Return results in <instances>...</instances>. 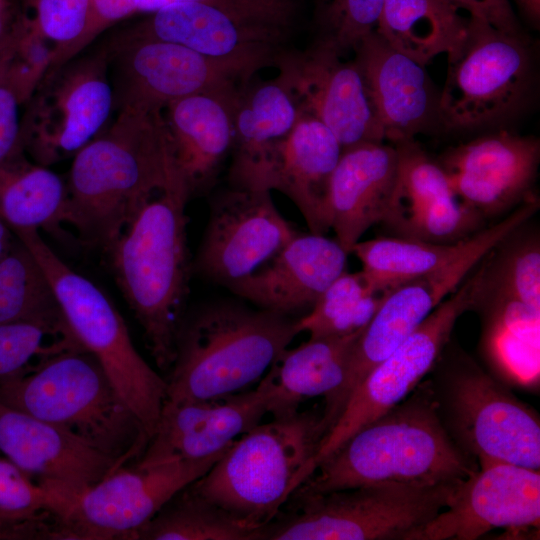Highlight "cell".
Masks as SVG:
<instances>
[{"label": "cell", "mask_w": 540, "mask_h": 540, "mask_svg": "<svg viewBox=\"0 0 540 540\" xmlns=\"http://www.w3.org/2000/svg\"><path fill=\"white\" fill-rule=\"evenodd\" d=\"M162 112L122 108L74 156L66 179V223L108 250L173 170Z\"/></svg>", "instance_id": "1"}, {"label": "cell", "mask_w": 540, "mask_h": 540, "mask_svg": "<svg viewBox=\"0 0 540 540\" xmlns=\"http://www.w3.org/2000/svg\"><path fill=\"white\" fill-rule=\"evenodd\" d=\"M478 468L446 432L425 377L404 400L320 461L298 488L329 492L384 482L451 484Z\"/></svg>", "instance_id": "2"}, {"label": "cell", "mask_w": 540, "mask_h": 540, "mask_svg": "<svg viewBox=\"0 0 540 540\" xmlns=\"http://www.w3.org/2000/svg\"><path fill=\"white\" fill-rule=\"evenodd\" d=\"M190 198L174 168L167 184L148 199L108 249L117 284L162 370L173 364L177 332L186 313L192 271L186 234Z\"/></svg>", "instance_id": "3"}, {"label": "cell", "mask_w": 540, "mask_h": 540, "mask_svg": "<svg viewBox=\"0 0 540 540\" xmlns=\"http://www.w3.org/2000/svg\"><path fill=\"white\" fill-rule=\"evenodd\" d=\"M297 320L232 299L185 313L166 380V400L201 401L244 391L299 334Z\"/></svg>", "instance_id": "4"}, {"label": "cell", "mask_w": 540, "mask_h": 540, "mask_svg": "<svg viewBox=\"0 0 540 540\" xmlns=\"http://www.w3.org/2000/svg\"><path fill=\"white\" fill-rule=\"evenodd\" d=\"M0 400L78 436L116 460L119 468L138 461L148 444L141 424L83 346L0 382Z\"/></svg>", "instance_id": "5"}, {"label": "cell", "mask_w": 540, "mask_h": 540, "mask_svg": "<svg viewBox=\"0 0 540 540\" xmlns=\"http://www.w3.org/2000/svg\"><path fill=\"white\" fill-rule=\"evenodd\" d=\"M326 432L322 412L310 410L260 422L191 487L260 531L312 474Z\"/></svg>", "instance_id": "6"}, {"label": "cell", "mask_w": 540, "mask_h": 540, "mask_svg": "<svg viewBox=\"0 0 540 540\" xmlns=\"http://www.w3.org/2000/svg\"><path fill=\"white\" fill-rule=\"evenodd\" d=\"M447 345L426 379L451 439L479 467L508 463L539 470L538 412L464 351Z\"/></svg>", "instance_id": "7"}, {"label": "cell", "mask_w": 540, "mask_h": 540, "mask_svg": "<svg viewBox=\"0 0 540 540\" xmlns=\"http://www.w3.org/2000/svg\"><path fill=\"white\" fill-rule=\"evenodd\" d=\"M14 234L38 261L68 326L99 361L149 442L166 400V380L139 354L125 321L100 288L69 267L38 230H20Z\"/></svg>", "instance_id": "8"}, {"label": "cell", "mask_w": 540, "mask_h": 540, "mask_svg": "<svg viewBox=\"0 0 540 540\" xmlns=\"http://www.w3.org/2000/svg\"><path fill=\"white\" fill-rule=\"evenodd\" d=\"M461 482H384L329 492L297 488L290 496L295 505L263 526L259 540H408L448 505Z\"/></svg>", "instance_id": "9"}, {"label": "cell", "mask_w": 540, "mask_h": 540, "mask_svg": "<svg viewBox=\"0 0 540 540\" xmlns=\"http://www.w3.org/2000/svg\"><path fill=\"white\" fill-rule=\"evenodd\" d=\"M302 0H200L161 8L123 34L178 43L204 55L276 67L292 49Z\"/></svg>", "instance_id": "10"}, {"label": "cell", "mask_w": 540, "mask_h": 540, "mask_svg": "<svg viewBox=\"0 0 540 540\" xmlns=\"http://www.w3.org/2000/svg\"><path fill=\"white\" fill-rule=\"evenodd\" d=\"M534 68L528 43L471 16L466 37L447 55L440 126L472 130L512 119L528 104Z\"/></svg>", "instance_id": "11"}, {"label": "cell", "mask_w": 540, "mask_h": 540, "mask_svg": "<svg viewBox=\"0 0 540 540\" xmlns=\"http://www.w3.org/2000/svg\"><path fill=\"white\" fill-rule=\"evenodd\" d=\"M538 208L537 197L526 200L500 222L469 237L451 261L386 293L354 343L345 381L335 397L337 404L343 405L368 372L454 292L498 242L530 220Z\"/></svg>", "instance_id": "12"}, {"label": "cell", "mask_w": 540, "mask_h": 540, "mask_svg": "<svg viewBox=\"0 0 540 540\" xmlns=\"http://www.w3.org/2000/svg\"><path fill=\"white\" fill-rule=\"evenodd\" d=\"M479 282L475 269L385 359L353 389L313 460L335 451L357 430L404 400L431 371L459 317L472 311Z\"/></svg>", "instance_id": "13"}, {"label": "cell", "mask_w": 540, "mask_h": 540, "mask_svg": "<svg viewBox=\"0 0 540 540\" xmlns=\"http://www.w3.org/2000/svg\"><path fill=\"white\" fill-rule=\"evenodd\" d=\"M109 66L104 47L45 76L21 121L24 149L36 163L74 156L103 131L115 107Z\"/></svg>", "instance_id": "14"}, {"label": "cell", "mask_w": 540, "mask_h": 540, "mask_svg": "<svg viewBox=\"0 0 540 540\" xmlns=\"http://www.w3.org/2000/svg\"><path fill=\"white\" fill-rule=\"evenodd\" d=\"M107 51L118 110L162 112L168 104L190 95L241 87L260 70L247 62L210 57L178 43L123 33Z\"/></svg>", "instance_id": "15"}, {"label": "cell", "mask_w": 540, "mask_h": 540, "mask_svg": "<svg viewBox=\"0 0 540 540\" xmlns=\"http://www.w3.org/2000/svg\"><path fill=\"white\" fill-rule=\"evenodd\" d=\"M228 449L202 459L117 469L67 503L59 519L65 540H133L176 493L202 477Z\"/></svg>", "instance_id": "16"}, {"label": "cell", "mask_w": 540, "mask_h": 540, "mask_svg": "<svg viewBox=\"0 0 540 540\" xmlns=\"http://www.w3.org/2000/svg\"><path fill=\"white\" fill-rule=\"evenodd\" d=\"M297 233L270 191L230 186L210 202L192 270L230 289L266 265Z\"/></svg>", "instance_id": "17"}, {"label": "cell", "mask_w": 540, "mask_h": 540, "mask_svg": "<svg viewBox=\"0 0 540 540\" xmlns=\"http://www.w3.org/2000/svg\"><path fill=\"white\" fill-rule=\"evenodd\" d=\"M275 68L299 112L324 123L343 149L362 142L385 141L353 59L345 60L333 49L313 41L303 50L293 47L284 53Z\"/></svg>", "instance_id": "18"}, {"label": "cell", "mask_w": 540, "mask_h": 540, "mask_svg": "<svg viewBox=\"0 0 540 540\" xmlns=\"http://www.w3.org/2000/svg\"><path fill=\"white\" fill-rule=\"evenodd\" d=\"M539 521V470L491 463L463 480L448 505L408 540H474L497 528H538Z\"/></svg>", "instance_id": "19"}, {"label": "cell", "mask_w": 540, "mask_h": 540, "mask_svg": "<svg viewBox=\"0 0 540 540\" xmlns=\"http://www.w3.org/2000/svg\"><path fill=\"white\" fill-rule=\"evenodd\" d=\"M539 161L538 138L503 130L450 149L439 164L456 198L486 219L536 196Z\"/></svg>", "instance_id": "20"}, {"label": "cell", "mask_w": 540, "mask_h": 540, "mask_svg": "<svg viewBox=\"0 0 540 540\" xmlns=\"http://www.w3.org/2000/svg\"><path fill=\"white\" fill-rule=\"evenodd\" d=\"M0 455L67 503L119 469L78 436L0 400Z\"/></svg>", "instance_id": "21"}, {"label": "cell", "mask_w": 540, "mask_h": 540, "mask_svg": "<svg viewBox=\"0 0 540 540\" xmlns=\"http://www.w3.org/2000/svg\"><path fill=\"white\" fill-rule=\"evenodd\" d=\"M268 413V394L256 389L201 401L165 400L139 466L202 459L228 449Z\"/></svg>", "instance_id": "22"}, {"label": "cell", "mask_w": 540, "mask_h": 540, "mask_svg": "<svg viewBox=\"0 0 540 540\" xmlns=\"http://www.w3.org/2000/svg\"><path fill=\"white\" fill-rule=\"evenodd\" d=\"M367 95L392 144L440 126L439 97L425 70L414 59L388 44L377 31L354 49Z\"/></svg>", "instance_id": "23"}, {"label": "cell", "mask_w": 540, "mask_h": 540, "mask_svg": "<svg viewBox=\"0 0 540 540\" xmlns=\"http://www.w3.org/2000/svg\"><path fill=\"white\" fill-rule=\"evenodd\" d=\"M348 255L336 239L298 232L266 265L229 290L258 308L289 316L314 305L346 271Z\"/></svg>", "instance_id": "24"}, {"label": "cell", "mask_w": 540, "mask_h": 540, "mask_svg": "<svg viewBox=\"0 0 540 540\" xmlns=\"http://www.w3.org/2000/svg\"><path fill=\"white\" fill-rule=\"evenodd\" d=\"M243 86L190 95L162 111L174 165L191 197L215 183L231 152L235 102Z\"/></svg>", "instance_id": "25"}, {"label": "cell", "mask_w": 540, "mask_h": 540, "mask_svg": "<svg viewBox=\"0 0 540 540\" xmlns=\"http://www.w3.org/2000/svg\"><path fill=\"white\" fill-rule=\"evenodd\" d=\"M397 174L393 144L362 142L342 150L330 181L329 211L330 228L348 254L369 228L385 219Z\"/></svg>", "instance_id": "26"}, {"label": "cell", "mask_w": 540, "mask_h": 540, "mask_svg": "<svg viewBox=\"0 0 540 540\" xmlns=\"http://www.w3.org/2000/svg\"><path fill=\"white\" fill-rule=\"evenodd\" d=\"M298 116L293 97L278 77L260 82L253 78L241 88L234 109L230 186L269 191L280 146Z\"/></svg>", "instance_id": "27"}, {"label": "cell", "mask_w": 540, "mask_h": 540, "mask_svg": "<svg viewBox=\"0 0 540 540\" xmlns=\"http://www.w3.org/2000/svg\"><path fill=\"white\" fill-rule=\"evenodd\" d=\"M479 282L472 310L481 318L480 351L488 372L510 388L539 387L540 311L505 289Z\"/></svg>", "instance_id": "28"}, {"label": "cell", "mask_w": 540, "mask_h": 540, "mask_svg": "<svg viewBox=\"0 0 540 540\" xmlns=\"http://www.w3.org/2000/svg\"><path fill=\"white\" fill-rule=\"evenodd\" d=\"M342 150L324 123L300 112L280 146L268 189L295 204L311 233L326 235L331 229L329 188Z\"/></svg>", "instance_id": "29"}, {"label": "cell", "mask_w": 540, "mask_h": 540, "mask_svg": "<svg viewBox=\"0 0 540 540\" xmlns=\"http://www.w3.org/2000/svg\"><path fill=\"white\" fill-rule=\"evenodd\" d=\"M362 331L346 336L309 338L285 349L261 379L273 417L299 410L302 401L322 396L328 403L342 387L355 341Z\"/></svg>", "instance_id": "30"}, {"label": "cell", "mask_w": 540, "mask_h": 540, "mask_svg": "<svg viewBox=\"0 0 540 540\" xmlns=\"http://www.w3.org/2000/svg\"><path fill=\"white\" fill-rule=\"evenodd\" d=\"M471 16L451 0H385L376 31L393 48L425 66L459 47Z\"/></svg>", "instance_id": "31"}, {"label": "cell", "mask_w": 540, "mask_h": 540, "mask_svg": "<svg viewBox=\"0 0 540 540\" xmlns=\"http://www.w3.org/2000/svg\"><path fill=\"white\" fill-rule=\"evenodd\" d=\"M66 180L25 155L0 167V217L12 229L61 232L66 223Z\"/></svg>", "instance_id": "32"}, {"label": "cell", "mask_w": 540, "mask_h": 540, "mask_svg": "<svg viewBox=\"0 0 540 540\" xmlns=\"http://www.w3.org/2000/svg\"><path fill=\"white\" fill-rule=\"evenodd\" d=\"M259 531L208 500L191 484L176 493L133 540H258Z\"/></svg>", "instance_id": "33"}, {"label": "cell", "mask_w": 540, "mask_h": 540, "mask_svg": "<svg viewBox=\"0 0 540 540\" xmlns=\"http://www.w3.org/2000/svg\"><path fill=\"white\" fill-rule=\"evenodd\" d=\"M467 239L443 244L396 236L380 237L358 241L350 254L361 262V271L370 286L386 294L451 261L462 251Z\"/></svg>", "instance_id": "34"}, {"label": "cell", "mask_w": 540, "mask_h": 540, "mask_svg": "<svg viewBox=\"0 0 540 540\" xmlns=\"http://www.w3.org/2000/svg\"><path fill=\"white\" fill-rule=\"evenodd\" d=\"M64 319L44 271L16 236L12 247L0 259V324Z\"/></svg>", "instance_id": "35"}, {"label": "cell", "mask_w": 540, "mask_h": 540, "mask_svg": "<svg viewBox=\"0 0 540 540\" xmlns=\"http://www.w3.org/2000/svg\"><path fill=\"white\" fill-rule=\"evenodd\" d=\"M385 294L375 291L362 271H344L321 294L311 310L296 322L311 338L346 336L362 331Z\"/></svg>", "instance_id": "36"}, {"label": "cell", "mask_w": 540, "mask_h": 540, "mask_svg": "<svg viewBox=\"0 0 540 540\" xmlns=\"http://www.w3.org/2000/svg\"><path fill=\"white\" fill-rule=\"evenodd\" d=\"M525 223L498 242L480 261L482 277L540 311V236Z\"/></svg>", "instance_id": "37"}, {"label": "cell", "mask_w": 540, "mask_h": 540, "mask_svg": "<svg viewBox=\"0 0 540 540\" xmlns=\"http://www.w3.org/2000/svg\"><path fill=\"white\" fill-rule=\"evenodd\" d=\"M80 346L65 319L1 323L0 382L31 372L48 357Z\"/></svg>", "instance_id": "38"}, {"label": "cell", "mask_w": 540, "mask_h": 540, "mask_svg": "<svg viewBox=\"0 0 540 540\" xmlns=\"http://www.w3.org/2000/svg\"><path fill=\"white\" fill-rule=\"evenodd\" d=\"M484 218L449 196L397 214L385 224L396 237L451 244L471 237L483 228Z\"/></svg>", "instance_id": "39"}, {"label": "cell", "mask_w": 540, "mask_h": 540, "mask_svg": "<svg viewBox=\"0 0 540 540\" xmlns=\"http://www.w3.org/2000/svg\"><path fill=\"white\" fill-rule=\"evenodd\" d=\"M53 58V44L27 15L17 17L0 47V70L22 105L29 102L48 74Z\"/></svg>", "instance_id": "40"}, {"label": "cell", "mask_w": 540, "mask_h": 540, "mask_svg": "<svg viewBox=\"0 0 540 540\" xmlns=\"http://www.w3.org/2000/svg\"><path fill=\"white\" fill-rule=\"evenodd\" d=\"M385 0H320L315 41L345 57L377 30Z\"/></svg>", "instance_id": "41"}, {"label": "cell", "mask_w": 540, "mask_h": 540, "mask_svg": "<svg viewBox=\"0 0 540 540\" xmlns=\"http://www.w3.org/2000/svg\"><path fill=\"white\" fill-rule=\"evenodd\" d=\"M63 499L0 455V518L30 520L61 516Z\"/></svg>", "instance_id": "42"}, {"label": "cell", "mask_w": 540, "mask_h": 540, "mask_svg": "<svg viewBox=\"0 0 540 540\" xmlns=\"http://www.w3.org/2000/svg\"><path fill=\"white\" fill-rule=\"evenodd\" d=\"M28 5L32 14L27 16L54 46L49 74L63 65L66 55L81 37L89 0H28Z\"/></svg>", "instance_id": "43"}, {"label": "cell", "mask_w": 540, "mask_h": 540, "mask_svg": "<svg viewBox=\"0 0 540 540\" xmlns=\"http://www.w3.org/2000/svg\"><path fill=\"white\" fill-rule=\"evenodd\" d=\"M21 105L0 70V167L25 152L21 131Z\"/></svg>", "instance_id": "44"}, {"label": "cell", "mask_w": 540, "mask_h": 540, "mask_svg": "<svg viewBox=\"0 0 540 540\" xmlns=\"http://www.w3.org/2000/svg\"><path fill=\"white\" fill-rule=\"evenodd\" d=\"M135 14V0H89L84 31L66 55L63 64L77 56L104 30Z\"/></svg>", "instance_id": "45"}, {"label": "cell", "mask_w": 540, "mask_h": 540, "mask_svg": "<svg viewBox=\"0 0 540 540\" xmlns=\"http://www.w3.org/2000/svg\"><path fill=\"white\" fill-rule=\"evenodd\" d=\"M451 1L498 30L508 34L522 36L519 23L509 0Z\"/></svg>", "instance_id": "46"}, {"label": "cell", "mask_w": 540, "mask_h": 540, "mask_svg": "<svg viewBox=\"0 0 540 540\" xmlns=\"http://www.w3.org/2000/svg\"><path fill=\"white\" fill-rule=\"evenodd\" d=\"M0 540H64L55 517L30 520L0 518Z\"/></svg>", "instance_id": "47"}, {"label": "cell", "mask_w": 540, "mask_h": 540, "mask_svg": "<svg viewBox=\"0 0 540 540\" xmlns=\"http://www.w3.org/2000/svg\"><path fill=\"white\" fill-rule=\"evenodd\" d=\"M200 0H135L136 14H151L161 8L178 3Z\"/></svg>", "instance_id": "48"}, {"label": "cell", "mask_w": 540, "mask_h": 540, "mask_svg": "<svg viewBox=\"0 0 540 540\" xmlns=\"http://www.w3.org/2000/svg\"><path fill=\"white\" fill-rule=\"evenodd\" d=\"M9 0H0V47L4 44L13 27Z\"/></svg>", "instance_id": "49"}, {"label": "cell", "mask_w": 540, "mask_h": 540, "mask_svg": "<svg viewBox=\"0 0 540 540\" xmlns=\"http://www.w3.org/2000/svg\"><path fill=\"white\" fill-rule=\"evenodd\" d=\"M16 240L12 229L0 217V259L8 252Z\"/></svg>", "instance_id": "50"}, {"label": "cell", "mask_w": 540, "mask_h": 540, "mask_svg": "<svg viewBox=\"0 0 540 540\" xmlns=\"http://www.w3.org/2000/svg\"><path fill=\"white\" fill-rule=\"evenodd\" d=\"M524 14L534 23H539L540 0H515Z\"/></svg>", "instance_id": "51"}]
</instances>
